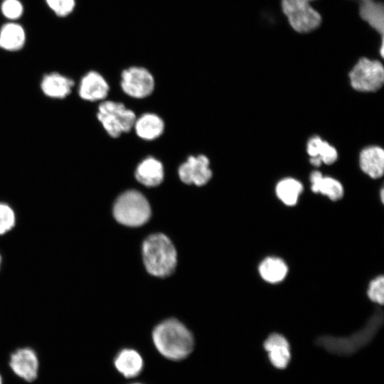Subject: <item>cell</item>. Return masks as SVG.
I'll return each mask as SVG.
<instances>
[{
	"instance_id": "1",
	"label": "cell",
	"mask_w": 384,
	"mask_h": 384,
	"mask_svg": "<svg viewBox=\"0 0 384 384\" xmlns=\"http://www.w3.org/2000/svg\"><path fill=\"white\" fill-rule=\"evenodd\" d=\"M152 341L164 358L179 361L186 358L194 348L192 333L176 319H169L157 324L152 331Z\"/></svg>"
},
{
	"instance_id": "2",
	"label": "cell",
	"mask_w": 384,
	"mask_h": 384,
	"mask_svg": "<svg viewBox=\"0 0 384 384\" xmlns=\"http://www.w3.org/2000/svg\"><path fill=\"white\" fill-rule=\"evenodd\" d=\"M144 267L152 276L171 275L177 265V252L171 240L164 233H154L145 238L142 246Z\"/></svg>"
},
{
	"instance_id": "3",
	"label": "cell",
	"mask_w": 384,
	"mask_h": 384,
	"mask_svg": "<svg viewBox=\"0 0 384 384\" xmlns=\"http://www.w3.org/2000/svg\"><path fill=\"white\" fill-rule=\"evenodd\" d=\"M383 322L382 312L378 311L361 330L350 336H323L316 344L328 352L338 356H351L371 341Z\"/></svg>"
},
{
	"instance_id": "4",
	"label": "cell",
	"mask_w": 384,
	"mask_h": 384,
	"mask_svg": "<svg viewBox=\"0 0 384 384\" xmlns=\"http://www.w3.org/2000/svg\"><path fill=\"white\" fill-rule=\"evenodd\" d=\"M112 213L119 223L127 227L142 226L149 220L151 215L147 199L135 190L122 193L114 203Z\"/></svg>"
},
{
	"instance_id": "5",
	"label": "cell",
	"mask_w": 384,
	"mask_h": 384,
	"mask_svg": "<svg viewBox=\"0 0 384 384\" xmlns=\"http://www.w3.org/2000/svg\"><path fill=\"white\" fill-rule=\"evenodd\" d=\"M97 118L108 134L114 138L129 132L136 121L134 112L113 101H104L99 105Z\"/></svg>"
},
{
	"instance_id": "6",
	"label": "cell",
	"mask_w": 384,
	"mask_h": 384,
	"mask_svg": "<svg viewBox=\"0 0 384 384\" xmlns=\"http://www.w3.org/2000/svg\"><path fill=\"white\" fill-rule=\"evenodd\" d=\"M282 9L290 26L297 32H311L321 23L319 13L306 0H282Z\"/></svg>"
},
{
	"instance_id": "7",
	"label": "cell",
	"mask_w": 384,
	"mask_h": 384,
	"mask_svg": "<svg viewBox=\"0 0 384 384\" xmlns=\"http://www.w3.org/2000/svg\"><path fill=\"white\" fill-rule=\"evenodd\" d=\"M351 86L361 92H374L384 82V68L377 60L361 58L349 73Z\"/></svg>"
},
{
	"instance_id": "8",
	"label": "cell",
	"mask_w": 384,
	"mask_h": 384,
	"mask_svg": "<svg viewBox=\"0 0 384 384\" xmlns=\"http://www.w3.org/2000/svg\"><path fill=\"white\" fill-rule=\"evenodd\" d=\"M41 361L38 353L30 346L16 348L9 356L8 367L21 381L32 384L41 374Z\"/></svg>"
},
{
	"instance_id": "9",
	"label": "cell",
	"mask_w": 384,
	"mask_h": 384,
	"mask_svg": "<svg viewBox=\"0 0 384 384\" xmlns=\"http://www.w3.org/2000/svg\"><path fill=\"white\" fill-rule=\"evenodd\" d=\"M121 78L123 91L132 97L144 98L151 95L154 90V77L145 68L129 67L122 71Z\"/></svg>"
},
{
	"instance_id": "10",
	"label": "cell",
	"mask_w": 384,
	"mask_h": 384,
	"mask_svg": "<svg viewBox=\"0 0 384 384\" xmlns=\"http://www.w3.org/2000/svg\"><path fill=\"white\" fill-rule=\"evenodd\" d=\"M75 82L73 78L60 72L45 73L41 78L38 87L41 94L53 100H63L73 93Z\"/></svg>"
},
{
	"instance_id": "11",
	"label": "cell",
	"mask_w": 384,
	"mask_h": 384,
	"mask_svg": "<svg viewBox=\"0 0 384 384\" xmlns=\"http://www.w3.org/2000/svg\"><path fill=\"white\" fill-rule=\"evenodd\" d=\"M178 175L184 183L198 186L206 184L212 176L208 159L204 155L189 156L187 161L180 166Z\"/></svg>"
},
{
	"instance_id": "12",
	"label": "cell",
	"mask_w": 384,
	"mask_h": 384,
	"mask_svg": "<svg viewBox=\"0 0 384 384\" xmlns=\"http://www.w3.org/2000/svg\"><path fill=\"white\" fill-rule=\"evenodd\" d=\"M110 87L105 78L95 70L86 73L80 80L78 97L88 102L104 100L108 94Z\"/></svg>"
},
{
	"instance_id": "13",
	"label": "cell",
	"mask_w": 384,
	"mask_h": 384,
	"mask_svg": "<svg viewBox=\"0 0 384 384\" xmlns=\"http://www.w3.org/2000/svg\"><path fill=\"white\" fill-rule=\"evenodd\" d=\"M270 364L276 369H285L291 361V349L287 338L282 334L273 333L263 343Z\"/></svg>"
},
{
	"instance_id": "14",
	"label": "cell",
	"mask_w": 384,
	"mask_h": 384,
	"mask_svg": "<svg viewBox=\"0 0 384 384\" xmlns=\"http://www.w3.org/2000/svg\"><path fill=\"white\" fill-rule=\"evenodd\" d=\"M115 369L125 378L138 376L143 370V358L138 351L133 348H123L114 358Z\"/></svg>"
},
{
	"instance_id": "15",
	"label": "cell",
	"mask_w": 384,
	"mask_h": 384,
	"mask_svg": "<svg viewBox=\"0 0 384 384\" xmlns=\"http://www.w3.org/2000/svg\"><path fill=\"white\" fill-rule=\"evenodd\" d=\"M362 171L373 178H380L384 171V151L379 146L364 149L359 158Z\"/></svg>"
},
{
	"instance_id": "16",
	"label": "cell",
	"mask_w": 384,
	"mask_h": 384,
	"mask_svg": "<svg viewBox=\"0 0 384 384\" xmlns=\"http://www.w3.org/2000/svg\"><path fill=\"white\" fill-rule=\"evenodd\" d=\"M135 177L139 183L146 186H157L164 178L163 165L159 160L148 157L138 165Z\"/></svg>"
},
{
	"instance_id": "17",
	"label": "cell",
	"mask_w": 384,
	"mask_h": 384,
	"mask_svg": "<svg viewBox=\"0 0 384 384\" xmlns=\"http://www.w3.org/2000/svg\"><path fill=\"white\" fill-rule=\"evenodd\" d=\"M306 151L310 156V163L315 166L322 163L331 164L338 156L336 149L317 136L309 139Z\"/></svg>"
},
{
	"instance_id": "18",
	"label": "cell",
	"mask_w": 384,
	"mask_h": 384,
	"mask_svg": "<svg viewBox=\"0 0 384 384\" xmlns=\"http://www.w3.org/2000/svg\"><path fill=\"white\" fill-rule=\"evenodd\" d=\"M358 4L359 14L363 20L367 22L383 39L384 9L381 3L373 0H353Z\"/></svg>"
},
{
	"instance_id": "19",
	"label": "cell",
	"mask_w": 384,
	"mask_h": 384,
	"mask_svg": "<svg viewBox=\"0 0 384 384\" xmlns=\"http://www.w3.org/2000/svg\"><path fill=\"white\" fill-rule=\"evenodd\" d=\"M23 27L15 22L6 23L0 29V48L6 51L21 50L26 43Z\"/></svg>"
},
{
	"instance_id": "20",
	"label": "cell",
	"mask_w": 384,
	"mask_h": 384,
	"mask_svg": "<svg viewBox=\"0 0 384 384\" xmlns=\"http://www.w3.org/2000/svg\"><path fill=\"white\" fill-rule=\"evenodd\" d=\"M310 181L313 192L325 195L332 201L338 200L343 195V186L338 181L331 177H324L318 171L311 174Z\"/></svg>"
},
{
	"instance_id": "21",
	"label": "cell",
	"mask_w": 384,
	"mask_h": 384,
	"mask_svg": "<svg viewBox=\"0 0 384 384\" xmlns=\"http://www.w3.org/2000/svg\"><path fill=\"white\" fill-rule=\"evenodd\" d=\"M137 135L146 140H152L159 137L164 131L163 120L156 114H144L134 122Z\"/></svg>"
},
{
	"instance_id": "22",
	"label": "cell",
	"mask_w": 384,
	"mask_h": 384,
	"mask_svg": "<svg viewBox=\"0 0 384 384\" xmlns=\"http://www.w3.org/2000/svg\"><path fill=\"white\" fill-rule=\"evenodd\" d=\"M287 266L284 262L277 257H267L264 260L259 267L262 279L270 283L281 282L287 275Z\"/></svg>"
},
{
	"instance_id": "23",
	"label": "cell",
	"mask_w": 384,
	"mask_h": 384,
	"mask_svg": "<svg viewBox=\"0 0 384 384\" xmlns=\"http://www.w3.org/2000/svg\"><path fill=\"white\" fill-rule=\"evenodd\" d=\"M303 189L299 181L292 178L280 181L276 187L277 197L286 205L294 206Z\"/></svg>"
},
{
	"instance_id": "24",
	"label": "cell",
	"mask_w": 384,
	"mask_h": 384,
	"mask_svg": "<svg viewBox=\"0 0 384 384\" xmlns=\"http://www.w3.org/2000/svg\"><path fill=\"white\" fill-rule=\"evenodd\" d=\"M16 223L14 209L6 202L0 201V235L11 230Z\"/></svg>"
},
{
	"instance_id": "25",
	"label": "cell",
	"mask_w": 384,
	"mask_h": 384,
	"mask_svg": "<svg viewBox=\"0 0 384 384\" xmlns=\"http://www.w3.org/2000/svg\"><path fill=\"white\" fill-rule=\"evenodd\" d=\"M3 16L9 20L19 18L23 13V6L19 0H4L1 5Z\"/></svg>"
},
{
	"instance_id": "26",
	"label": "cell",
	"mask_w": 384,
	"mask_h": 384,
	"mask_svg": "<svg viewBox=\"0 0 384 384\" xmlns=\"http://www.w3.org/2000/svg\"><path fill=\"white\" fill-rule=\"evenodd\" d=\"M48 6L60 17L69 15L75 6V0H45Z\"/></svg>"
},
{
	"instance_id": "27",
	"label": "cell",
	"mask_w": 384,
	"mask_h": 384,
	"mask_svg": "<svg viewBox=\"0 0 384 384\" xmlns=\"http://www.w3.org/2000/svg\"><path fill=\"white\" fill-rule=\"evenodd\" d=\"M367 294L372 302L380 305L383 304L384 278L383 276H379L371 281Z\"/></svg>"
},
{
	"instance_id": "28",
	"label": "cell",
	"mask_w": 384,
	"mask_h": 384,
	"mask_svg": "<svg viewBox=\"0 0 384 384\" xmlns=\"http://www.w3.org/2000/svg\"><path fill=\"white\" fill-rule=\"evenodd\" d=\"M0 384H5L3 375L0 373Z\"/></svg>"
},
{
	"instance_id": "29",
	"label": "cell",
	"mask_w": 384,
	"mask_h": 384,
	"mask_svg": "<svg viewBox=\"0 0 384 384\" xmlns=\"http://www.w3.org/2000/svg\"><path fill=\"white\" fill-rule=\"evenodd\" d=\"M380 198H381V201L383 202V190L382 189L381 191H380Z\"/></svg>"
},
{
	"instance_id": "30",
	"label": "cell",
	"mask_w": 384,
	"mask_h": 384,
	"mask_svg": "<svg viewBox=\"0 0 384 384\" xmlns=\"http://www.w3.org/2000/svg\"><path fill=\"white\" fill-rule=\"evenodd\" d=\"M129 384H143V383L136 382V383H129Z\"/></svg>"
},
{
	"instance_id": "31",
	"label": "cell",
	"mask_w": 384,
	"mask_h": 384,
	"mask_svg": "<svg viewBox=\"0 0 384 384\" xmlns=\"http://www.w3.org/2000/svg\"><path fill=\"white\" fill-rule=\"evenodd\" d=\"M306 1H307L308 2L310 3L311 1H316V0H306Z\"/></svg>"
},
{
	"instance_id": "32",
	"label": "cell",
	"mask_w": 384,
	"mask_h": 384,
	"mask_svg": "<svg viewBox=\"0 0 384 384\" xmlns=\"http://www.w3.org/2000/svg\"><path fill=\"white\" fill-rule=\"evenodd\" d=\"M1 255H0V267H1Z\"/></svg>"
}]
</instances>
